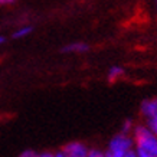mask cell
I'll use <instances>...</instances> for the list:
<instances>
[{"label":"cell","mask_w":157,"mask_h":157,"mask_svg":"<svg viewBox=\"0 0 157 157\" xmlns=\"http://www.w3.org/2000/svg\"><path fill=\"white\" fill-rule=\"evenodd\" d=\"M134 141L138 150L151 153L157 156V136L150 127H136L134 130Z\"/></svg>","instance_id":"obj_1"},{"label":"cell","mask_w":157,"mask_h":157,"mask_svg":"<svg viewBox=\"0 0 157 157\" xmlns=\"http://www.w3.org/2000/svg\"><path fill=\"white\" fill-rule=\"evenodd\" d=\"M130 148H133V140L128 137V134H118L115 136L111 141H109L108 150H113V151H127Z\"/></svg>","instance_id":"obj_2"},{"label":"cell","mask_w":157,"mask_h":157,"mask_svg":"<svg viewBox=\"0 0 157 157\" xmlns=\"http://www.w3.org/2000/svg\"><path fill=\"white\" fill-rule=\"evenodd\" d=\"M62 151L67 154V157H86L88 156V148H86V146L79 143V141L68 143L65 147L62 148Z\"/></svg>","instance_id":"obj_3"},{"label":"cell","mask_w":157,"mask_h":157,"mask_svg":"<svg viewBox=\"0 0 157 157\" xmlns=\"http://www.w3.org/2000/svg\"><path fill=\"white\" fill-rule=\"evenodd\" d=\"M141 113L148 120H156L157 118V98L144 101L141 104Z\"/></svg>","instance_id":"obj_4"},{"label":"cell","mask_w":157,"mask_h":157,"mask_svg":"<svg viewBox=\"0 0 157 157\" xmlns=\"http://www.w3.org/2000/svg\"><path fill=\"white\" fill-rule=\"evenodd\" d=\"M85 51H88V45L86 43H81V42L67 45L65 48L62 49V52H85Z\"/></svg>","instance_id":"obj_5"},{"label":"cell","mask_w":157,"mask_h":157,"mask_svg":"<svg viewBox=\"0 0 157 157\" xmlns=\"http://www.w3.org/2000/svg\"><path fill=\"white\" fill-rule=\"evenodd\" d=\"M123 74H124V69H123V68L113 67L111 69H109V72H108V79L111 82H114L115 79H118L120 76H123Z\"/></svg>","instance_id":"obj_6"},{"label":"cell","mask_w":157,"mask_h":157,"mask_svg":"<svg viewBox=\"0 0 157 157\" xmlns=\"http://www.w3.org/2000/svg\"><path fill=\"white\" fill-rule=\"evenodd\" d=\"M32 32V28L30 26H26V28H22L19 29L16 33H13V38L14 39H19V38H23V36H26V35H29Z\"/></svg>","instance_id":"obj_7"},{"label":"cell","mask_w":157,"mask_h":157,"mask_svg":"<svg viewBox=\"0 0 157 157\" xmlns=\"http://www.w3.org/2000/svg\"><path fill=\"white\" fill-rule=\"evenodd\" d=\"M86 157H107V156H105V153L100 151V150H91V151H88Z\"/></svg>","instance_id":"obj_8"},{"label":"cell","mask_w":157,"mask_h":157,"mask_svg":"<svg viewBox=\"0 0 157 157\" xmlns=\"http://www.w3.org/2000/svg\"><path fill=\"white\" fill-rule=\"evenodd\" d=\"M136 151H137V157H157L156 154H151V153L143 151V150H138V148H136Z\"/></svg>","instance_id":"obj_9"},{"label":"cell","mask_w":157,"mask_h":157,"mask_svg":"<svg viewBox=\"0 0 157 157\" xmlns=\"http://www.w3.org/2000/svg\"><path fill=\"white\" fill-rule=\"evenodd\" d=\"M148 125H150V128L151 131L157 136V118L156 120H148Z\"/></svg>","instance_id":"obj_10"},{"label":"cell","mask_w":157,"mask_h":157,"mask_svg":"<svg viewBox=\"0 0 157 157\" xmlns=\"http://www.w3.org/2000/svg\"><path fill=\"white\" fill-rule=\"evenodd\" d=\"M19 157H38V154H36L33 150H25Z\"/></svg>","instance_id":"obj_11"},{"label":"cell","mask_w":157,"mask_h":157,"mask_svg":"<svg viewBox=\"0 0 157 157\" xmlns=\"http://www.w3.org/2000/svg\"><path fill=\"white\" fill-rule=\"evenodd\" d=\"M130 130H131V121H130V120H127V121H124L123 133H124V134H128Z\"/></svg>","instance_id":"obj_12"},{"label":"cell","mask_w":157,"mask_h":157,"mask_svg":"<svg viewBox=\"0 0 157 157\" xmlns=\"http://www.w3.org/2000/svg\"><path fill=\"white\" fill-rule=\"evenodd\" d=\"M38 157H55V154H52V153H42V154H38Z\"/></svg>","instance_id":"obj_13"},{"label":"cell","mask_w":157,"mask_h":157,"mask_svg":"<svg viewBox=\"0 0 157 157\" xmlns=\"http://www.w3.org/2000/svg\"><path fill=\"white\" fill-rule=\"evenodd\" d=\"M16 0H0V5H12Z\"/></svg>","instance_id":"obj_14"},{"label":"cell","mask_w":157,"mask_h":157,"mask_svg":"<svg viewBox=\"0 0 157 157\" xmlns=\"http://www.w3.org/2000/svg\"><path fill=\"white\" fill-rule=\"evenodd\" d=\"M55 157H67V154H65V153L61 150V151H58L56 154H55Z\"/></svg>","instance_id":"obj_15"},{"label":"cell","mask_w":157,"mask_h":157,"mask_svg":"<svg viewBox=\"0 0 157 157\" xmlns=\"http://www.w3.org/2000/svg\"><path fill=\"white\" fill-rule=\"evenodd\" d=\"M3 42H5V38H3V36H0V45H2Z\"/></svg>","instance_id":"obj_16"}]
</instances>
